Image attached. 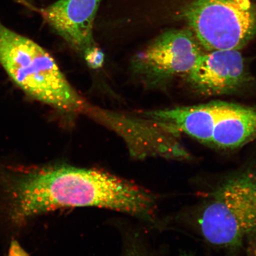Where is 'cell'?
Masks as SVG:
<instances>
[{
	"mask_svg": "<svg viewBox=\"0 0 256 256\" xmlns=\"http://www.w3.org/2000/svg\"><path fill=\"white\" fill-rule=\"evenodd\" d=\"M10 218L18 226L63 208L95 207L158 226V196L133 181L96 168L55 164L12 176Z\"/></svg>",
	"mask_w": 256,
	"mask_h": 256,
	"instance_id": "6da1fadb",
	"label": "cell"
},
{
	"mask_svg": "<svg viewBox=\"0 0 256 256\" xmlns=\"http://www.w3.org/2000/svg\"><path fill=\"white\" fill-rule=\"evenodd\" d=\"M195 208V227L208 244L241 247L256 230V166L247 164L224 176Z\"/></svg>",
	"mask_w": 256,
	"mask_h": 256,
	"instance_id": "7a4b0ae2",
	"label": "cell"
},
{
	"mask_svg": "<svg viewBox=\"0 0 256 256\" xmlns=\"http://www.w3.org/2000/svg\"><path fill=\"white\" fill-rule=\"evenodd\" d=\"M0 64L28 95L64 113L87 112L52 56L39 44L0 21Z\"/></svg>",
	"mask_w": 256,
	"mask_h": 256,
	"instance_id": "3957f363",
	"label": "cell"
},
{
	"mask_svg": "<svg viewBox=\"0 0 256 256\" xmlns=\"http://www.w3.org/2000/svg\"><path fill=\"white\" fill-rule=\"evenodd\" d=\"M184 16L208 52L241 50L256 35V6L251 0H192Z\"/></svg>",
	"mask_w": 256,
	"mask_h": 256,
	"instance_id": "277c9868",
	"label": "cell"
},
{
	"mask_svg": "<svg viewBox=\"0 0 256 256\" xmlns=\"http://www.w3.org/2000/svg\"><path fill=\"white\" fill-rule=\"evenodd\" d=\"M203 49L190 28L168 30L134 58L132 66L146 85L160 86L186 75Z\"/></svg>",
	"mask_w": 256,
	"mask_h": 256,
	"instance_id": "5b68a950",
	"label": "cell"
},
{
	"mask_svg": "<svg viewBox=\"0 0 256 256\" xmlns=\"http://www.w3.org/2000/svg\"><path fill=\"white\" fill-rule=\"evenodd\" d=\"M184 78L194 92L207 96L235 94L252 81L244 57L238 50L204 52Z\"/></svg>",
	"mask_w": 256,
	"mask_h": 256,
	"instance_id": "8992f818",
	"label": "cell"
},
{
	"mask_svg": "<svg viewBox=\"0 0 256 256\" xmlns=\"http://www.w3.org/2000/svg\"><path fill=\"white\" fill-rule=\"evenodd\" d=\"M91 114L122 124L126 130H118L128 143L131 156L142 159L148 156H160L167 159L186 161L192 158L190 154L178 140V133L158 122L134 120L115 116L105 112L92 110Z\"/></svg>",
	"mask_w": 256,
	"mask_h": 256,
	"instance_id": "52a82bcc",
	"label": "cell"
},
{
	"mask_svg": "<svg viewBox=\"0 0 256 256\" xmlns=\"http://www.w3.org/2000/svg\"><path fill=\"white\" fill-rule=\"evenodd\" d=\"M102 0H59L39 10L44 20L70 46L82 54L96 46L94 20Z\"/></svg>",
	"mask_w": 256,
	"mask_h": 256,
	"instance_id": "ba28073f",
	"label": "cell"
},
{
	"mask_svg": "<svg viewBox=\"0 0 256 256\" xmlns=\"http://www.w3.org/2000/svg\"><path fill=\"white\" fill-rule=\"evenodd\" d=\"M226 102L178 107L146 113L150 119L158 122L177 133H184L198 142L211 145L218 122L231 108Z\"/></svg>",
	"mask_w": 256,
	"mask_h": 256,
	"instance_id": "9c48e42d",
	"label": "cell"
},
{
	"mask_svg": "<svg viewBox=\"0 0 256 256\" xmlns=\"http://www.w3.org/2000/svg\"><path fill=\"white\" fill-rule=\"evenodd\" d=\"M256 140V108L234 104L218 122L211 145L234 150Z\"/></svg>",
	"mask_w": 256,
	"mask_h": 256,
	"instance_id": "30bf717a",
	"label": "cell"
},
{
	"mask_svg": "<svg viewBox=\"0 0 256 256\" xmlns=\"http://www.w3.org/2000/svg\"><path fill=\"white\" fill-rule=\"evenodd\" d=\"M86 63L91 68L97 70L101 68L104 62V54L100 48L95 46L89 48L82 54Z\"/></svg>",
	"mask_w": 256,
	"mask_h": 256,
	"instance_id": "8fae6325",
	"label": "cell"
},
{
	"mask_svg": "<svg viewBox=\"0 0 256 256\" xmlns=\"http://www.w3.org/2000/svg\"><path fill=\"white\" fill-rule=\"evenodd\" d=\"M122 256H152L142 245L138 236L129 238L126 242Z\"/></svg>",
	"mask_w": 256,
	"mask_h": 256,
	"instance_id": "7c38bea8",
	"label": "cell"
},
{
	"mask_svg": "<svg viewBox=\"0 0 256 256\" xmlns=\"http://www.w3.org/2000/svg\"><path fill=\"white\" fill-rule=\"evenodd\" d=\"M8 256H30L28 252L22 247L17 240H12L10 245Z\"/></svg>",
	"mask_w": 256,
	"mask_h": 256,
	"instance_id": "4fadbf2b",
	"label": "cell"
},
{
	"mask_svg": "<svg viewBox=\"0 0 256 256\" xmlns=\"http://www.w3.org/2000/svg\"><path fill=\"white\" fill-rule=\"evenodd\" d=\"M244 244L248 256H256V230L248 236Z\"/></svg>",
	"mask_w": 256,
	"mask_h": 256,
	"instance_id": "5bb4252c",
	"label": "cell"
}]
</instances>
